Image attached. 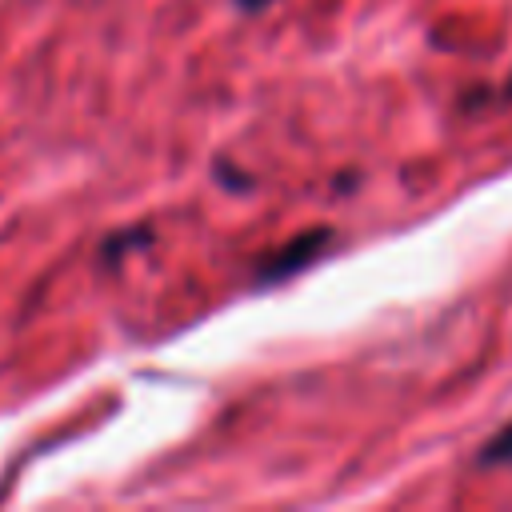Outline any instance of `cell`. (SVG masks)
<instances>
[{"label":"cell","mask_w":512,"mask_h":512,"mask_svg":"<svg viewBox=\"0 0 512 512\" xmlns=\"http://www.w3.org/2000/svg\"><path fill=\"white\" fill-rule=\"evenodd\" d=\"M328 244H332V232H328V228H308V232H296L292 240H284L280 248H272V252L260 260L256 280H260V284L288 280V276H296L300 268L316 264V256H320Z\"/></svg>","instance_id":"6da1fadb"},{"label":"cell","mask_w":512,"mask_h":512,"mask_svg":"<svg viewBox=\"0 0 512 512\" xmlns=\"http://www.w3.org/2000/svg\"><path fill=\"white\" fill-rule=\"evenodd\" d=\"M476 460H480L484 468H504V464H512V420H508L496 436L484 440V448H480Z\"/></svg>","instance_id":"7a4b0ae2"},{"label":"cell","mask_w":512,"mask_h":512,"mask_svg":"<svg viewBox=\"0 0 512 512\" xmlns=\"http://www.w3.org/2000/svg\"><path fill=\"white\" fill-rule=\"evenodd\" d=\"M236 4H240L244 12H260V8H268L272 0H236Z\"/></svg>","instance_id":"3957f363"}]
</instances>
